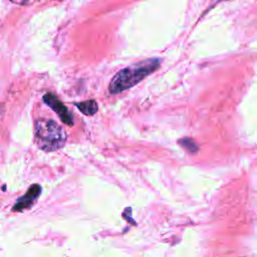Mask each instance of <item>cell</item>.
<instances>
[{"instance_id":"1","label":"cell","mask_w":257,"mask_h":257,"mask_svg":"<svg viewBox=\"0 0 257 257\" xmlns=\"http://www.w3.org/2000/svg\"><path fill=\"white\" fill-rule=\"evenodd\" d=\"M160 66V59L150 58L143 61L131 64L122 69H120L111 78L108 90L110 93H119L126 90L139 82H141L145 77L150 75Z\"/></svg>"},{"instance_id":"2","label":"cell","mask_w":257,"mask_h":257,"mask_svg":"<svg viewBox=\"0 0 257 257\" xmlns=\"http://www.w3.org/2000/svg\"><path fill=\"white\" fill-rule=\"evenodd\" d=\"M67 135L55 120L38 118L34 122V143L44 152H56L66 143Z\"/></svg>"},{"instance_id":"3","label":"cell","mask_w":257,"mask_h":257,"mask_svg":"<svg viewBox=\"0 0 257 257\" xmlns=\"http://www.w3.org/2000/svg\"><path fill=\"white\" fill-rule=\"evenodd\" d=\"M43 101L51 108L53 109L56 114L59 116L62 122L65 124L72 126L74 124L73 117L71 112L67 109V107L52 93H45L43 95Z\"/></svg>"},{"instance_id":"4","label":"cell","mask_w":257,"mask_h":257,"mask_svg":"<svg viewBox=\"0 0 257 257\" xmlns=\"http://www.w3.org/2000/svg\"><path fill=\"white\" fill-rule=\"evenodd\" d=\"M40 193H41V187L38 184L31 185L30 188L27 190V192L22 197L17 199L12 210L14 212H22L24 210L30 209L38 199Z\"/></svg>"},{"instance_id":"5","label":"cell","mask_w":257,"mask_h":257,"mask_svg":"<svg viewBox=\"0 0 257 257\" xmlns=\"http://www.w3.org/2000/svg\"><path fill=\"white\" fill-rule=\"evenodd\" d=\"M74 105L84 114V115H93L98 109V105L94 99H89L81 102H76Z\"/></svg>"}]
</instances>
